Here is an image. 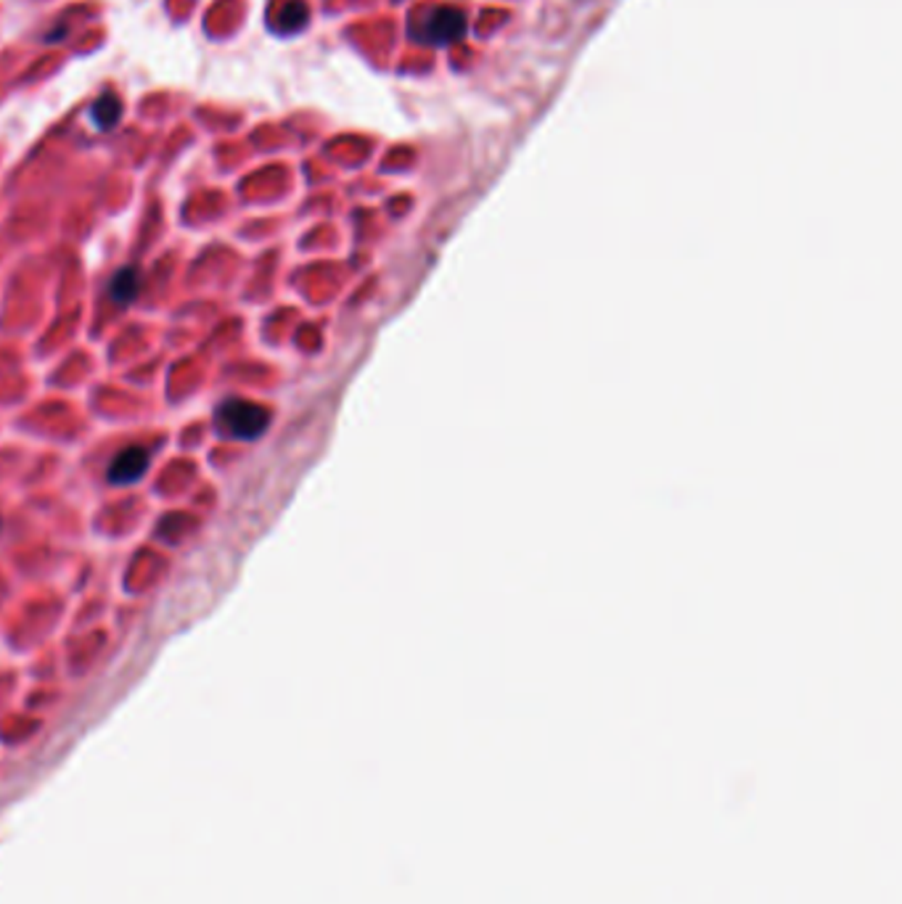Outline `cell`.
<instances>
[{
  "instance_id": "cell-4",
  "label": "cell",
  "mask_w": 902,
  "mask_h": 904,
  "mask_svg": "<svg viewBox=\"0 0 902 904\" xmlns=\"http://www.w3.org/2000/svg\"><path fill=\"white\" fill-rule=\"evenodd\" d=\"M138 291H141V273L135 268L120 270V273L112 278V285H108V294H112V299L120 304V308L135 302Z\"/></svg>"
},
{
  "instance_id": "cell-6",
  "label": "cell",
  "mask_w": 902,
  "mask_h": 904,
  "mask_svg": "<svg viewBox=\"0 0 902 904\" xmlns=\"http://www.w3.org/2000/svg\"><path fill=\"white\" fill-rule=\"evenodd\" d=\"M122 117V101L114 93L101 95V98L91 108V120L96 122L99 131H112Z\"/></svg>"
},
{
  "instance_id": "cell-5",
  "label": "cell",
  "mask_w": 902,
  "mask_h": 904,
  "mask_svg": "<svg viewBox=\"0 0 902 904\" xmlns=\"http://www.w3.org/2000/svg\"><path fill=\"white\" fill-rule=\"evenodd\" d=\"M310 19V11H308V3L304 0H287V3L278 9V17H276V30L278 32H300L304 24H308Z\"/></svg>"
},
{
  "instance_id": "cell-3",
  "label": "cell",
  "mask_w": 902,
  "mask_h": 904,
  "mask_svg": "<svg viewBox=\"0 0 902 904\" xmlns=\"http://www.w3.org/2000/svg\"><path fill=\"white\" fill-rule=\"evenodd\" d=\"M152 464V455H148L146 447H125V450L117 453V458L108 466V481L112 485H135L138 479H144L146 468Z\"/></svg>"
},
{
  "instance_id": "cell-2",
  "label": "cell",
  "mask_w": 902,
  "mask_h": 904,
  "mask_svg": "<svg viewBox=\"0 0 902 904\" xmlns=\"http://www.w3.org/2000/svg\"><path fill=\"white\" fill-rule=\"evenodd\" d=\"M466 30H469V22H466V13L453 9V6H439L426 13V17L418 22L416 30H413V38L424 45H453L460 43L466 38Z\"/></svg>"
},
{
  "instance_id": "cell-1",
  "label": "cell",
  "mask_w": 902,
  "mask_h": 904,
  "mask_svg": "<svg viewBox=\"0 0 902 904\" xmlns=\"http://www.w3.org/2000/svg\"><path fill=\"white\" fill-rule=\"evenodd\" d=\"M217 428H220L226 437L249 441L257 439L262 432H266L270 424V413L262 405L249 403V399L234 397L226 399L215 413Z\"/></svg>"
}]
</instances>
